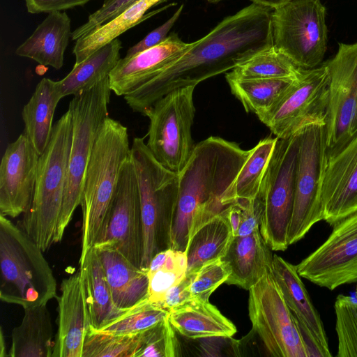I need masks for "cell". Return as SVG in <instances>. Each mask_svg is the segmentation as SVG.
I'll return each mask as SVG.
<instances>
[{"label": "cell", "instance_id": "cell-1", "mask_svg": "<svg viewBox=\"0 0 357 357\" xmlns=\"http://www.w3.org/2000/svg\"><path fill=\"white\" fill-rule=\"evenodd\" d=\"M271 8L252 3L225 17L208 34L192 43L132 93L124 96L135 112H144L172 91L234 69L256 53L273 45Z\"/></svg>", "mask_w": 357, "mask_h": 357}, {"label": "cell", "instance_id": "cell-2", "mask_svg": "<svg viewBox=\"0 0 357 357\" xmlns=\"http://www.w3.org/2000/svg\"><path fill=\"white\" fill-rule=\"evenodd\" d=\"M249 151L235 142L214 136L195 145L178 174V195L169 230L170 248L185 251L189 237L225 209L222 197L236 178Z\"/></svg>", "mask_w": 357, "mask_h": 357}, {"label": "cell", "instance_id": "cell-3", "mask_svg": "<svg viewBox=\"0 0 357 357\" xmlns=\"http://www.w3.org/2000/svg\"><path fill=\"white\" fill-rule=\"evenodd\" d=\"M130 153L128 128L108 116L96 138L85 173L80 203L79 259L105 234L120 172Z\"/></svg>", "mask_w": 357, "mask_h": 357}, {"label": "cell", "instance_id": "cell-4", "mask_svg": "<svg viewBox=\"0 0 357 357\" xmlns=\"http://www.w3.org/2000/svg\"><path fill=\"white\" fill-rule=\"evenodd\" d=\"M72 137L68 109L53 126L50 140L39 156L33 200L17 224L43 252L56 243Z\"/></svg>", "mask_w": 357, "mask_h": 357}, {"label": "cell", "instance_id": "cell-5", "mask_svg": "<svg viewBox=\"0 0 357 357\" xmlns=\"http://www.w3.org/2000/svg\"><path fill=\"white\" fill-rule=\"evenodd\" d=\"M44 252L17 225L0 214V298L24 309L56 298V280Z\"/></svg>", "mask_w": 357, "mask_h": 357}, {"label": "cell", "instance_id": "cell-6", "mask_svg": "<svg viewBox=\"0 0 357 357\" xmlns=\"http://www.w3.org/2000/svg\"><path fill=\"white\" fill-rule=\"evenodd\" d=\"M131 159L137 178L142 221L143 255L141 268L169 248V230L179 189V174L161 165L149 149L144 137H135Z\"/></svg>", "mask_w": 357, "mask_h": 357}, {"label": "cell", "instance_id": "cell-7", "mask_svg": "<svg viewBox=\"0 0 357 357\" xmlns=\"http://www.w3.org/2000/svg\"><path fill=\"white\" fill-rule=\"evenodd\" d=\"M111 89L109 76L70 100L73 137L56 243L60 242L81 203L86 170L98 133L108 117Z\"/></svg>", "mask_w": 357, "mask_h": 357}, {"label": "cell", "instance_id": "cell-8", "mask_svg": "<svg viewBox=\"0 0 357 357\" xmlns=\"http://www.w3.org/2000/svg\"><path fill=\"white\" fill-rule=\"evenodd\" d=\"M298 149V132L278 138L257 195L263 205L259 231L274 251H284L289 245Z\"/></svg>", "mask_w": 357, "mask_h": 357}, {"label": "cell", "instance_id": "cell-9", "mask_svg": "<svg viewBox=\"0 0 357 357\" xmlns=\"http://www.w3.org/2000/svg\"><path fill=\"white\" fill-rule=\"evenodd\" d=\"M196 86L176 89L157 100L144 115L149 119L146 145L167 169L179 174L195 145L192 137Z\"/></svg>", "mask_w": 357, "mask_h": 357}, {"label": "cell", "instance_id": "cell-10", "mask_svg": "<svg viewBox=\"0 0 357 357\" xmlns=\"http://www.w3.org/2000/svg\"><path fill=\"white\" fill-rule=\"evenodd\" d=\"M273 45L297 67H317L327 45L326 8L320 0H291L273 10Z\"/></svg>", "mask_w": 357, "mask_h": 357}, {"label": "cell", "instance_id": "cell-11", "mask_svg": "<svg viewBox=\"0 0 357 357\" xmlns=\"http://www.w3.org/2000/svg\"><path fill=\"white\" fill-rule=\"evenodd\" d=\"M298 134L295 198L288 232L289 245L301 240L314 224L323 220L321 190L326 160V123L308 125Z\"/></svg>", "mask_w": 357, "mask_h": 357}, {"label": "cell", "instance_id": "cell-12", "mask_svg": "<svg viewBox=\"0 0 357 357\" xmlns=\"http://www.w3.org/2000/svg\"><path fill=\"white\" fill-rule=\"evenodd\" d=\"M271 266L248 290V310L252 329L270 355L307 357L294 315L284 301Z\"/></svg>", "mask_w": 357, "mask_h": 357}, {"label": "cell", "instance_id": "cell-13", "mask_svg": "<svg viewBox=\"0 0 357 357\" xmlns=\"http://www.w3.org/2000/svg\"><path fill=\"white\" fill-rule=\"evenodd\" d=\"M329 80L326 62L303 70L265 125L276 137L286 139L308 125L326 123Z\"/></svg>", "mask_w": 357, "mask_h": 357}, {"label": "cell", "instance_id": "cell-14", "mask_svg": "<svg viewBox=\"0 0 357 357\" xmlns=\"http://www.w3.org/2000/svg\"><path fill=\"white\" fill-rule=\"evenodd\" d=\"M333 227L328 238L296 265L301 278L331 291L357 283V213Z\"/></svg>", "mask_w": 357, "mask_h": 357}, {"label": "cell", "instance_id": "cell-15", "mask_svg": "<svg viewBox=\"0 0 357 357\" xmlns=\"http://www.w3.org/2000/svg\"><path fill=\"white\" fill-rule=\"evenodd\" d=\"M329 72L326 119V156L338 152L353 137L351 125L357 105V42L340 43L326 62Z\"/></svg>", "mask_w": 357, "mask_h": 357}, {"label": "cell", "instance_id": "cell-16", "mask_svg": "<svg viewBox=\"0 0 357 357\" xmlns=\"http://www.w3.org/2000/svg\"><path fill=\"white\" fill-rule=\"evenodd\" d=\"M95 245L112 248L141 268L143 255L141 204L130 155L125 160L120 172L105 234Z\"/></svg>", "mask_w": 357, "mask_h": 357}, {"label": "cell", "instance_id": "cell-17", "mask_svg": "<svg viewBox=\"0 0 357 357\" xmlns=\"http://www.w3.org/2000/svg\"><path fill=\"white\" fill-rule=\"evenodd\" d=\"M39 156L24 133L8 145L0 165L1 214L16 218L30 207Z\"/></svg>", "mask_w": 357, "mask_h": 357}, {"label": "cell", "instance_id": "cell-18", "mask_svg": "<svg viewBox=\"0 0 357 357\" xmlns=\"http://www.w3.org/2000/svg\"><path fill=\"white\" fill-rule=\"evenodd\" d=\"M321 200L331 226L357 213V133L336 153L326 156Z\"/></svg>", "mask_w": 357, "mask_h": 357}, {"label": "cell", "instance_id": "cell-19", "mask_svg": "<svg viewBox=\"0 0 357 357\" xmlns=\"http://www.w3.org/2000/svg\"><path fill=\"white\" fill-rule=\"evenodd\" d=\"M58 302V330L52 357H82L91 326L80 271L64 279Z\"/></svg>", "mask_w": 357, "mask_h": 357}, {"label": "cell", "instance_id": "cell-20", "mask_svg": "<svg viewBox=\"0 0 357 357\" xmlns=\"http://www.w3.org/2000/svg\"><path fill=\"white\" fill-rule=\"evenodd\" d=\"M191 43L183 42L172 33L161 43L120 59L109 75L112 91L117 96L128 95L146 82L158 70L188 50Z\"/></svg>", "mask_w": 357, "mask_h": 357}, {"label": "cell", "instance_id": "cell-21", "mask_svg": "<svg viewBox=\"0 0 357 357\" xmlns=\"http://www.w3.org/2000/svg\"><path fill=\"white\" fill-rule=\"evenodd\" d=\"M271 250L259 229L247 236H233L222 258L231 271L225 282L249 290L271 266L273 258Z\"/></svg>", "mask_w": 357, "mask_h": 357}, {"label": "cell", "instance_id": "cell-22", "mask_svg": "<svg viewBox=\"0 0 357 357\" xmlns=\"http://www.w3.org/2000/svg\"><path fill=\"white\" fill-rule=\"evenodd\" d=\"M71 35L70 19L67 13H50L16 49L15 54L59 70L63 65L64 53Z\"/></svg>", "mask_w": 357, "mask_h": 357}, {"label": "cell", "instance_id": "cell-23", "mask_svg": "<svg viewBox=\"0 0 357 357\" xmlns=\"http://www.w3.org/2000/svg\"><path fill=\"white\" fill-rule=\"evenodd\" d=\"M101 259L114 304L127 309L148 297L149 278L144 271L130 262L118 250L95 245Z\"/></svg>", "mask_w": 357, "mask_h": 357}, {"label": "cell", "instance_id": "cell-24", "mask_svg": "<svg viewBox=\"0 0 357 357\" xmlns=\"http://www.w3.org/2000/svg\"><path fill=\"white\" fill-rule=\"evenodd\" d=\"M169 312L175 331L190 339L231 337L236 332L233 323L209 301L192 298Z\"/></svg>", "mask_w": 357, "mask_h": 357}, {"label": "cell", "instance_id": "cell-25", "mask_svg": "<svg viewBox=\"0 0 357 357\" xmlns=\"http://www.w3.org/2000/svg\"><path fill=\"white\" fill-rule=\"evenodd\" d=\"M271 271L288 307L312 332L321 344L329 349L324 324L301 280L296 266L273 255Z\"/></svg>", "mask_w": 357, "mask_h": 357}, {"label": "cell", "instance_id": "cell-26", "mask_svg": "<svg viewBox=\"0 0 357 357\" xmlns=\"http://www.w3.org/2000/svg\"><path fill=\"white\" fill-rule=\"evenodd\" d=\"M62 98L59 82L43 78L22 108L24 133L39 155L43 153L50 140L54 112Z\"/></svg>", "mask_w": 357, "mask_h": 357}, {"label": "cell", "instance_id": "cell-27", "mask_svg": "<svg viewBox=\"0 0 357 357\" xmlns=\"http://www.w3.org/2000/svg\"><path fill=\"white\" fill-rule=\"evenodd\" d=\"M79 271L93 328H100L126 310L114 304L101 259L94 247L79 259Z\"/></svg>", "mask_w": 357, "mask_h": 357}, {"label": "cell", "instance_id": "cell-28", "mask_svg": "<svg viewBox=\"0 0 357 357\" xmlns=\"http://www.w3.org/2000/svg\"><path fill=\"white\" fill-rule=\"evenodd\" d=\"M21 324L11 333L9 357H52L53 327L45 305L24 308Z\"/></svg>", "mask_w": 357, "mask_h": 357}, {"label": "cell", "instance_id": "cell-29", "mask_svg": "<svg viewBox=\"0 0 357 357\" xmlns=\"http://www.w3.org/2000/svg\"><path fill=\"white\" fill-rule=\"evenodd\" d=\"M225 78L231 93L245 110L254 113L264 124L298 79H240L227 73Z\"/></svg>", "mask_w": 357, "mask_h": 357}, {"label": "cell", "instance_id": "cell-30", "mask_svg": "<svg viewBox=\"0 0 357 357\" xmlns=\"http://www.w3.org/2000/svg\"><path fill=\"white\" fill-rule=\"evenodd\" d=\"M163 1L166 0H138L109 22L77 40L73 51L75 63L83 61L130 28L165 9L166 7L145 14L153 6Z\"/></svg>", "mask_w": 357, "mask_h": 357}, {"label": "cell", "instance_id": "cell-31", "mask_svg": "<svg viewBox=\"0 0 357 357\" xmlns=\"http://www.w3.org/2000/svg\"><path fill=\"white\" fill-rule=\"evenodd\" d=\"M233 236L231 227L222 213L202 225L188 239L185 251L186 274L194 273L207 262L222 259Z\"/></svg>", "mask_w": 357, "mask_h": 357}, {"label": "cell", "instance_id": "cell-32", "mask_svg": "<svg viewBox=\"0 0 357 357\" xmlns=\"http://www.w3.org/2000/svg\"><path fill=\"white\" fill-rule=\"evenodd\" d=\"M121 41L116 38L83 61L75 63L71 71L59 81L63 97L79 95L108 77L121 59Z\"/></svg>", "mask_w": 357, "mask_h": 357}, {"label": "cell", "instance_id": "cell-33", "mask_svg": "<svg viewBox=\"0 0 357 357\" xmlns=\"http://www.w3.org/2000/svg\"><path fill=\"white\" fill-rule=\"evenodd\" d=\"M277 141L276 137H267L250 150L236 178L222 197L223 206L243 204L256 198Z\"/></svg>", "mask_w": 357, "mask_h": 357}, {"label": "cell", "instance_id": "cell-34", "mask_svg": "<svg viewBox=\"0 0 357 357\" xmlns=\"http://www.w3.org/2000/svg\"><path fill=\"white\" fill-rule=\"evenodd\" d=\"M303 70L273 45L252 55L227 74L240 79H297Z\"/></svg>", "mask_w": 357, "mask_h": 357}, {"label": "cell", "instance_id": "cell-35", "mask_svg": "<svg viewBox=\"0 0 357 357\" xmlns=\"http://www.w3.org/2000/svg\"><path fill=\"white\" fill-rule=\"evenodd\" d=\"M169 314L167 310L152 303L147 297L96 329L120 334H137L155 326Z\"/></svg>", "mask_w": 357, "mask_h": 357}, {"label": "cell", "instance_id": "cell-36", "mask_svg": "<svg viewBox=\"0 0 357 357\" xmlns=\"http://www.w3.org/2000/svg\"><path fill=\"white\" fill-rule=\"evenodd\" d=\"M139 335L105 332L90 326L82 357H135Z\"/></svg>", "mask_w": 357, "mask_h": 357}, {"label": "cell", "instance_id": "cell-37", "mask_svg": "<svg viewBox=\"0 0 357 357\" xmlns=\"http://www.w3.org/2000/svg\"><path fill=\"white\" fill-rule=\"evenodd\" d=\"M337 357H357V296L339 294L334 305Z\"/></svg>", "mask_w": 357, "mask_h": 357}, {"label": "cell", "instance_id": "cell-38", "mask_svg": "<svg viewBox=\"0 0 357 357\" xmlns=\"http://www.w3.org/2000/svg\"><path fill=\"white\" fill-rule=\"evenodd\" d=\"M187 266L185 252L169 248L165 264L155 271H146L149 278V301L161 305L167 291L185 277Z\"/></svg>", "mask_w": 357, "mask_h": 357}, {"label": "cell", "instance_id": "cell-39", "mask_svg": "<svg viewBox=\"0 0 357 357\" xmlns=\"http://www.w3.org/2000/svg\"><path fill=\"white\" fill-rule=\"evenodd\" d=\"M178 350L175 329L168 317L139 333L135 357H174L178 355Z\"/></svg>", "mask_w": 357, "mask_h": 357}, {"label": "cell", "instance_id": "cell-40", "mask_svg": "<svg viewBox=\"0 0 357 357\" xmlns=\"http://www.w3.org/2000/svg\"><path fill=\"white\" fill-rule=\"evenodd\" d=\"M230 273L228 265L222 259L204 264L192 273L191 298L208 301L212 293L227 281Z\"/></svg>", "mask_w": 357, "mask_h": 357}, {"label": "cell", "instance_id": "cell-41", "mask_svg": "<svg viewBox=\"0 0 357 357\" xmlns=\"http://www.w3.org/2000/svg\"><path fill=\"white\" fill-rule=\"evenodd\" d=\"M138 0H105L102 6L91 13L87 21L72 32L71 39L77 40L96 27L109 22Z\"/></svg>", "mask_w": 357, "mask_h": 357}, {"label": "cell", "instance_id": "cell-42", "mask_svg": "<svg viewBox=\"0 0 357 357\" xmlns=\"http://www.w3.org/2000/svg\"><path fill=\"white\" fill-rule=\"evenodd\" d=\"M183 8V5L180 6L173 15L165 22L153 29L139 42L130 47L125 56H132L163 42L168 37V33L178 19Z\"/></svg>", "mask_w": 357, "mask_h": 357}, {"label": "cell", "instance_id": "cell-43", "mask_svg": "<svg viewBox=\"0 0 357 357\" xmlns=\"http://www.w3.org/2000/svg\"><path fill=\"white\" fill-rule=\"evenodd\" d=\"M238 205L242 209V217L236 236H247L259 229L263 213V205L260 198L257 196L250 202Z\"/></svg>", "mask_w": 357, "mask_h": 357}, {"label": "cell", "instance_id": "cell-44", "mask_svg": "<svg viewBox=\"0 0 357 357\" xmlns=\"http://www.w3.org/2000/svg\"><path fill=\"white\" fill-rule=\"evenodd\" d=\"M92 0H25L28 13L38 14L83 6Z\"/></svg>", "mask_w": 357, "mask_h": 357}, {"label": "cell", "instance_id": "cell-45", "mask_svg": "<svg viewBox=\"0 0 357 357\" xmlns=\"http://www.w3.org/2000/svg\"><path fill=\"white\" fill-rule=\"evenodd\" d=\"M192 274H185L176 284L171 287L165 294L161 306L168 311L191 300L190 284Z\"/></svg>", "mask_w": 357, "mask_h": 357}, {"label": "cell", "instance_id": "cell-46", "mask_svg": "<svg viewBox=\"0 0 357 357\" xmlns=\"http://www.w3.org/2000/svg\"><path fill=\"white\" fill-rule=\"evenodd\" d=\"M295 320L307 357H331L329 349L324 347L310 329L295 315Z\"/></svg>", "mask_w": 357, "mask_h": 357}, {"label": "cell", "instance_id": "cell-47", "mask_svg": "<svg viewBox=\"0 0 357 357\" xmlns=\"http://www.w3.org/2000/svg\"><path fill=\"white\" fill-rule=\"evenodd\" d=\"M222 214L228 221L231 227L233 236H235L241 222V208L236 204H231L225 208V209L222 212Z\"/></svg>", "mask_w": 357, "mask_h": 357}, {"label": "cell", "instance_id": "cell-48", "mask_svg": "<svg viewBox=\"0 0 357 357\" xmlns=\"http://www.w3.org/2000/svg\"><path fill=\"white\" fill-rule=\"evenodd\" d=\"M252 3L275 9L291 0H251Z\"/></svg>", "mask_w": 357, "mask_h": 357}, {"label": "cell", "instance_id": "cell-49", "mask_svg": "<svg viewBox=\"0 0 357 357\" xmlns=\"http://www.w3.org/2000/svg\"><path fill=\"white\" fill-rule=\"evenodd\" d=\"M1 343H0V345H1V354H0V356H7V354L4 352L6 349H5V343H4V339H3V333H2V330H1Z\"/></svg>", "mask_w": 357, "mask_h": 357}, {"label": "cell", "instance_id": "cell-50", "mask_svg": "<svg viewBox=\"0 0 357 357\" xmlns=\"http://www.w3.org/2000/svg\"><path fill=\"white\" fill-rule=\"evenodd\" d=\"M206 1H208L210 3H218V2L223 1V0H206Z\"/></svg>", "mask_w": 357, "mask_h": 357}, {"label": "cell", "instance_id": "cell-51", "mask_svg": "<svg viewBox=\"0 0 357 357\" xmlns=\"http://www.w3.org/2000/svg\"><path fill=\"white\" fill-rule=\"evenodd\" d=\"M355 294H356V296H357V285L356 286Z\"/></svg>", "mask_w": 357, "mask_h": 357}]
</instances>
